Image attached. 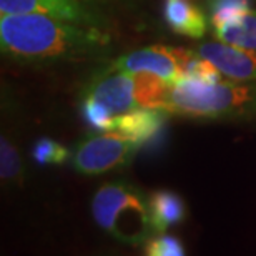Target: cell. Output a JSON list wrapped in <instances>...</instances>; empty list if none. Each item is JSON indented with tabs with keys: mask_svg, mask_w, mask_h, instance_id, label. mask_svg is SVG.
Here are the masks:
<instances>
[{
	"mask_svg": "<svg viewBox=\"0 0 256 256\" xmlns=\"http://www.w3.org/2000/svg\"><path fill=\"white\" fill-rule=\"evenodd\" d=\"M196 52L228 78L236 82L256 80V50L233 47L218 40L202 44Z\"/></svg>",
	"mask_w": 256,
	"mask_h": 256,
	"instance_id": "7",
	"label": "cell"
},
{
	"mask_svg": "<svg viewBox=\"0 0 256 256\" xmlns=\"http://www.w3.org/2000/svg\"><path fill=\"white\" fill-rule=\"evenodd\" d=\"M138 143L116 130L92 135L74 153V166L84 175H100L126 165L138 150Z\"/></svg>",
	"mask_w": 256,
	"mask_h": 256,
	"instance_id": "4",
	"label": "cell"
},
{
	"mask_svg": "<svg viewBox=\"0 0 256 256\" xmlns=\"http://www.w3.org/2000/svg\"><path fill=\"white\" fill-rule=\"evenodd\" d=\"M84 112H85V118L88 120V124L92 126L98 128V130H104V132L114 130L115 116L112 115L105 106L96 104L95 100L85 98L84 100Z\"/></svg>",
	"mask_w": 256,
	"mask_h": 256,
	"instance_id": "16",
	"label": "cell"
},
{
	"mask_svg": "<svg viewBox=\"0 0 256 256\" xmlns=\"http://www.w3.org/2000/svg\"><path fill=\"white\" fill-rule=\"evenodd\" d=\"M148 208L155 233H165L186 216V206L180 194L170 190H156L148 196Z\"/></svg>",
	"mask_w": 256,
	"mask_h": 256,
	"instance_id": "10",
	"label": "cell"
},
{
	"mask_svg": "<svg viewBox=\"0 0 256 256\" xmlns=\"http://www.w3.org/2000/svg\"><path fill=\"white\" fill-rule=\"evenodd\" d=\"M88 4L106 10H133L136 7V0H86Z\"/></svg>",
	"mask_w": 256,
	"mask_h": 256,
	"instance_id": "17",
	"label": "cell"
},
{
	"mask_svg": "<svg viewBox=\"0 0 256 256\" xmlns=\"http://www.w3.org/2000/svg\"><path fill=\"white\" fill-rule=\"evenodd\" d=\"M158 108L186 118L256 122V80L206 84L183 78L168 84Z\"/></svg>",
	"mask_w": 256,
	"mask_h": 256,
	"instance_id": "2",
	"label": "cell"
},
{
	"mask_svg": "<svg viewBox=\"0 0 256 256\" xmlns=\"http://www.w3.org/2000/svg\"><path fill=\"white\" fill-rule=\"evenodd\" d=\"M214 37L233 47L256 50V12L248 10L214 27Z\"/></svg>",
	"mask_w": 256,
	"mask_h": 256,
	"instance_id": "11",
	"label": "cell"
},
{
	"mask_svg": "<svg viewBox=\"0 0 256 256\" xmlns=\"http://www.w3.org/2000/svg\"><path fill=\"white\" fill-rule=\"evenodd\" d=\"M22 173V163L15 146L8 138L2 136L0 142V176L2 182H18Z\"/></svg>",
	"mask_w": 256,
	"mask_h": 256,
	"instance_id": "12",
	"label": "cell"
},
{
	"mask_svg": "<svg viewBox=\"0 0 256 256\" xmlns=\"http://www.w3.org/2000/svg\"><path fill=\"white\" fill-rule=\"evenodd\" d=\"M168 112L162 108H146L138 106L126 114L115 116L114 130L120 132L122 135L128 136L138 145H145L152 142L165 125Z\"/></svg>",
	"mask_w": 256,
	"mask_h": 256,
	"instance_id": "8",
	"label": "cell"
},
{
	"mask_svg": "<svg viewBox=\"0 0 256 256\" xmlns=\"http://www.w3.org/2000/svg\"><path fill=\"white\" fill-rule=\"evenodd\" d=\"M145 254L148 256H183L185 248L183 243L173 234L156 233V236H152L145 242Z\"/></svg>",
	"mask_w": 256,
	"mask_h": 256,
	"instance_id": "13",
	"label": "cell"
},
{
	"mask_svg": "<svg viewBox=\"0 0 256 256\" xmlns=\"http://www.w3.org/2000/svg\"><path fill=\"white\" fill-rule=\"evenodd\" d=\"M165 20L173 32L200 38L206 32V17L188 0H165Z\"/></svg>",
	"mask_w": 256,
	"mask_h": 256,
	"instance_id": "9",
	"label": "cell"
},
{
	"mask_svg": "<svg viewBox=\"0 0 256 256\" xmlns=\"http://www.w3.org/2000/svg\"><path fill=\"white\" fill-rule=\"evenodd\" d=\"M106 28L58 20L40 14L0 17L2 52L18 60H84L100 57L110 48Z\"/></svg>",
	"mask_w": 256,
	"mask_h": 256,
	"instance_id": "1",
	"label": "cell"
},
{
	"mask_svg": "<svg viewBox=\"0 0 256 256\" xmlns=\"http://www.w3.org/2000/svg\"><path fill=\"white\" fill-rule=\"evenodd\" d=\"M34 158L40 165H60L68 156V150L60 145V143L50 140V138H42L37 145L34 146Z\"/></svg>",
	"mask_w": 256,
	"mask_h": 256,
	"instance_id": "15",
	"label": "cell"
},
{
	"mask_svg": "<svg viewBox=\"0 0 256 256\" xmlns=\"http://www.w3.org/2000/svg\"><path fill=\"white\" fill-rule=\"evenodd\" d=\"M92 213L96 224L126 244H140L155 233L148 198L128 183H106L95 192Z\"/></svg>",
	"mask_w": 256,
	"mask_h": 256,
	"instance_id": "3",
	"label": "cell"
},
{
	"mask_svg": "<svg viewBox=\"0 0 256 256\" xmlns=\"http://www.w3.org/2000/svg\"><path fill=\"white\" fill-rule=\"evenodd\" d=\"M250 0H210V12H212L213 27L224 24L238 15L248 12Z\"/></svg>",
	"mask_w": 256,
	"mask_h": 256,
	"instance_id": "14",
	"label": "cell"
},
{
	"mask_svg": "<svg viewBox=\"0 0 256 256\" xmlns=\"http://www.w3.org/2000/svg\"><path fill=\"white\" fill-rule=\"evenodd\" d=\"M110 66L128 74H150L168 84H176L185 78L178 48L165 47V45H153V47L122 55Z\"/></svg>",
	"mask_w": 256,
	"mask_h": 256,
	"instance_id": "6",
	"label": "cell"
},
{
	"mask_svg": "<svg viewBox=\"0 0 256 256\" xmlns=\"http://www.w3.org/2000/svg\"><path fill=\"white\" fill-rule=\"evenodd\" d=\"M0 14H40L86 27L106 28L108 17L86 0H0Z\"/></svg>",
	"mask_w": 256,
	"mask_h": 256,
	"instance_id": "5",
	"label": "cell"
}]
</instances>
